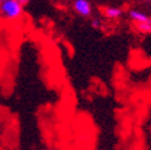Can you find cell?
<instances>
[{"mask_svg": "<svg viewBox=\"0 0 151 150\" xmlns=\"http://www.w3.org/2000/svg\"><path fill=\"white\" fill-rule=\"evenodd\" d=\"M24 12V5L19 0H0V14L9 20L19 19Z\"/></svg>", "mask_w": 151, "mask_h": 150, "instance_id": "1", "label": "cell"}, {"mask_svg": "<svg viewBox=\"0 0 151 150\" xmlns=\"http://www.w3.org/2000/svg\"><path fill=\"white\" fill-rule=\"evenodd\" d=\"M73 7L82 17H88L92 14V5L88 0H74Z\"/></svg>", "mask_w": 151, "mask_h": 150, "instance_id": "2", "label": "cell"}, {"mask_svg": "<svg viewBox=\"0 0 151 150\" xmlns=\"http://www.w3.org/2000/svg\"><path fill=\"white\" fill-rule=\"evenodd\" d=\"M129 15L130 20H133L135 24H147V22H151V17L149 15H146L145 12L142 11H139V10H130L128 12Z\"/></svg>", "mask_w": 151, "mask_h": 150, "instance_id": "3", "label": "cell"}, {"mask_svg": "<svg viewBox=\"0 0 151 150\" xmlns=\"http://www.w3.org/2000/svg\"><path fill=\"white\" fill-rule=\"evenodd\" d=\"M123 15V10L120 7H116V6H108L104 9V16L108 19H119Z\"/></svg>", "mask_w": 151, "mask_h": 150, "instance_id": "4", "label": "cell"}, {"mask_svg": "<svg viewBox=\"0 0 151 150\" xmlns=\"http://www.w3.org/2000/svg\"><path fill=\"white\" fill-rule=\"evenodd\" d=\"M135 26L142 33H151V22H147V24H137Z\"/></svg>", "mask_w": 151, "mask_h": 150, "instance_id": "5", "label": "cell"}, {"mask_svg": "<svg viewBox=\"0 0 151 150\" xmlns=\"http://www.w3.org/2000/svg\"><path fill=\"white\" fill-rule=\"evenodd\" d=\"M100 26H101L100 20H99V19H93V20H92V27H93V28H99Z\"/></svg>", "mask_w": 151, "mask_h": 150, "instance_id": "6", "label": "cell"}, {"mask_svg": "<svg viewBox=\"0 0 151 150\" xmlns=\"http://www.w3.org/2000/svg\"><path fill=\"white\" fill-rule=\"evenodd\" d=\"M19 1H20L22 5H24V6H25V5H27L29 1H31V0H19Z\"/></svg>", "mask_w": 151, "mask_h": 150, "instance_id": "7", "label": "cell"}]
</instances>
